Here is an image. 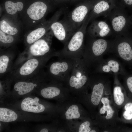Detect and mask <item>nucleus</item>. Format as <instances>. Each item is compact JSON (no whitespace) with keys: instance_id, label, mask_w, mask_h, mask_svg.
<instances>
[{"instance_id":"obj_1","label":"nucleus","mask_w":132,"mask_h":132,"mask_svg":"<svg viewBox=\"0 0 132 132\" xmlns=\"http://www.w3.org/2000/svg\"><path fill=\"white\" fill-rule=\"evenodd\" d=\"M100 73L90 74L88 83L76 99L94 119L101 99L111 82L107 76Z\"/></svg>"},{"instance_id":"obj_2","label":"nucleus","mask_w":132,"mask_h":132,"mask_svg":"<svg viewBox=\"0 0 132 132\" xmlns=\"http://www.w3.org/2000/svg\"><path fill=\"white\" fill-rule=\"evenodd\" d=\"M112 93L110 84L101 99L95 117L93 120L95 125L100 129L101 132H118L121 126L118 109L113 102Z\"/></svg>"},{"instance_id":"obj_3","label":"nucleus","mask_w":132,"mask_h":132,"mask_svg":"<svg viewBox=\"0 0 132 132\" xmlns=\"http://www.w3.org/2000/svg\"><path fill=\"white\" fill-rule=\"evenodd\" d=\"M90 37L89 40L85 45L82 59L90 72L91 69H93V71L104 59V55L109 52L112 40Z\"/></svg>"},{"instance_id":"obj_4","label":"nucleus","mask_w":132,"mask_h":132,"mask_svg":"<svg viewBox=\"0 0 132 132\" xmlns=\"http://www.w3.org/2000/svg\"><path fill=\"white\" fill-rule=\"evenodd\" d=\"M89 22L88 14L81 27L64 45L63 48L57 52V56L75 59L82 58L85 46V36L87 25Z\"/></svg>"},{"instance_id":"obj_5","label":"nucleus","mask_w":132,"mask_h":132,"mask_svg":"<svg viewBox=\"0 0 132 132\" xmlns=\"http://www.w3.org/2000/svg\"><path fill=\"white\" fill-rule=\"evenodd\" d=\"M51 11L48 5L40 0L34 1L26 6L19 15L24 28L29 30L42 22Z\"/></svg>"},{"instance_id":"obj_6","label":"nucleus","mask_w":132,"mask_h":132,"mask_svg":"<svg viewBox=\"0 0 132 132\" xmlns=\"http://www.w3.org/2000/svg\"><path fill=\"white\" fill-rule=\"evenodd\" d=\"M90 71L82 59H76L66 86L76 100L88 82Z\"/></svg>"},{"instance_id":"obj_7","label":"nucleus","mask_w":132,"mask_h":132,"mask_svg":"<svg viewBox=\"0 0 132 132\" xmlns=\"http://www.w3.org/2000/svg\"><path fill=\"white\" fill-rule=\"evenodd\" d=\"M59 119L63 123L72 121L83 120L91 117L85 108L76 100L57 103Z\"/></svg>"},{"instance_id":"obj_8","label":"nucleus","mask_w":132,"mask_h":132,"mask_svg":"<svg viewBox=\"0 0 132 132\" xmlns=\"http://www.w3.org/2000/svg\"><path fill=\"white\" fill-rule=\"evenodd\" d=\"M57 61L49 65V73L51 81L60 82L66 85L76 59L60 57Z\"/></svg>"},{"instance_id":"obj_9","label":"nucleus","mask_w":132,"mask_h":132,"mask_svg":"<svg viewBox=\"0 0 132 132\" xmlns=\"http://www.w3.org/2000/svg\"><path fill=\"white\" fill-rule=\"evenodd\" d=\"M43 86L40 91V94L44 98L54 99L58 103H62L70 100H76L64 84L51 81V83L44 84Z\"/></svg>"},{"instance_id":"obj_10","label":"nucleus","mask_w":132,"mask_h":132,"mask_svg":"<svg viewBox=\"0 0 132 132\" xmlns=\"http://www.w3.org/2000/svg\"><path fill=\"white\" fill-rule=\"evenodd\" d=\"M66 11L61 8L57 11L48 20H45L34 28L28 30L25 38V42L30 45L44 36L50 29L52 24L58 21Z\"/></svg>"},{"instance_id":"obj_11","label":"nucleus","mask_w":132,"mask_h":132,"mask_svg":"<svg viewBox=\"0 0 132 132\" xmlns=\"http://www.w3.org/2000/svg\"><path fill=\"white\" fill-rule=\"evenodd\" d=\"M53 35L65 45L76 32L66 15L62 20L54 22L51 27Z\"/></svg>"},{"instance_id":"obj_12","label":"nucleus","mask_w":132,"mask_h":132,"mask_svg":"<svg viewBox=\"0 0 132 132\" xmlns=\"http://www.w3.org/2000/svg\"><path fill=\"white\" fill-rule=\"evenodd\" d=\"M24 27L18 16H11L5 13L0 19V30L7 34L17 36Z\"/></svg>"},{"instance_id":"obj_13","label":"nucleus","mask_w":132,"mask_h":132,"mask_svg":"<svg viewBox=\"0 0 132 132\" xmlns=\"http://www.w3.org/2000/svg\"><path fill=\"white\" fill-rule=\"evenodd\" d=\"M109 52L114 54L124 61L129 62L132 60V47L122 36L115 37L112 40Z\"/></svg>"},{"instance_id":"obj_14","label":"nucleus","mask_w":132,"mask_h":132,"mask_svg":"<svg viewBox=\"0 0 132 132\" xmlns=\"http://www.w3.org/2000/svg\"><path fill=\"white\" fill-rule=\"evenodd\" d=\"M106 17L110 21L112 34L115 37L123 35L127 20L121 9L114 8Z\"/></svg>"},{"instance_id":"obj_15","label":"nucleus","mask_w":132,"mask_h":132,"mask_svg":"<svg viewBox=\"0 0 132 132\" xmlns=\"http://www.w3.org/2000/svg\"><path fill=\"white\" fill-rule=\"evenodd\" d=\"M39 99L37 97L33 98L27 97L22 101L21 107L24 111L34 113H40L48 111L57 113L58 106L51 105L50 104L45 105L39 103Z\"/></svg>"},{"instance_id":"obj_16","label":"nucleus","mask_w":132,"mask_h":132,"mask_svg":"<svg viewBox=\"0 0 132 132\" xmlns=\"http://www.w3.org/2000/svg\"><path fill=\"white\" fill-rule=\"evenodd\" d=\"M93 6L92 5L82 4L66 14L69 21L76 31L81 27Z\"/></svg>"},{"instance_id":"obj_17","label":"nucleus","mask_w":132,"mask_h":132,"mask_svg":"<svg viewBox=\"0 0 132 132\" xmlns=\"http://www.w3.org/2000/svg\"><path fill=\"white\" fill-rule=\"evenodd\" d=\"M91 73H107L123 75L124 72L120 62L114 58L104 59L99 63Z\"/></svg>"},{"instance_id":"obj_18","label":"nucleus","mask_w":132,"mask_h":132,"mask_svg":"<svg viewBox=\"0 0 132 132\" xmlns=\"http://www.w3.org/2000/svg\"><path fill=\"white\" fill-rule=\"evenodd\" d=\"M53 34L50 29L44 36L30 45L29 50L34 56H45L49 55L50 50Z\"/></svg>"},{"instance_id":"obj_19","label":"nucleus","mask_w":132,"mask_h":132,"mask_svg":"<svg viewBox=\"0 0 132 132\" xmlns=\"http://www.w3.org/2000/svg\"><path fill=\"white\" fill-rule=\"evenodd\" d=\"M66 124L71 132H101L100 129L95 125L93 120L90 117L83 120L69 121Z\"/></svg>"},{"instance_id":"obj_20","label":"nucleus","mask_w":132,"mask_h":132,"mask_svg":"<svg viewBox=\"0 0 132 132\" xmlns=\"http://www.w3.org/2000/svg\"><path fill=\"white\" fill-rule=\"evenodd\" d=\"M87 33L90 37L101 38L112 34L111 27L105 21L94 20L88 27Z\"/></svg>"},{"instance_id":"obj_21","label":"nucleus","mask_w":132,"mask_h":132,"mask_svg":"<svg viewBox=\"0 0 132 132\" xmlns=\"http://www.w3.org/2000/svg\"><path fill=\"white\" fill-rule=\"evenodd\" d=\"M118 75L114 76L113 85L112 93L113 102L118 109L121 108L126 102V97L124 87L120 81Z\"/></svg>"},{"instance_id":"obj_22","label":"nucleus","mask_w":132,"mask_h":132,"mask_svg":"<svg viewBox=\"0 0 132 132\" xmlns=\"http://www.w3.org/2000/svg\"><path fill=\"white\" fill-rule=\"evenodd\" d=\"M114 8L105 0L99 1L93 6L88 14L90 22H92L96 18L100 16L106 17Z\"/></svg>"},{"instance_id":"obj_23","label":"nucleus","mask_w":132,"mask_h":132,"mask_svg":"<svg viewBox=\"0 0 132 132\" xmlns=\"http://www.w3.org/2000/svg\"><path fill=\"white\" fill-rule=\"evenodd\" d=\"M39 64L38 60L33 58L27 61L20 67L19 73L20 75L25 76L32 74L37 68Z\"/></svg>"},{"instance_id":"obj_24","label":"nucleus","mask_w":132,"mask_h":132,"mask_svg":"<svg viewBox=\"0 0 132 132\" xmlns=\"http://www.w3.org/2000/svg\"><path fill=\"white\" fill-rule=\"evenodd\" d=\"M36 86V84L32 82L20 81L15 84L14 89L18 94L22 96L32 92Z\"/></svg>"},{"instance_id":"obj_25","label":"nucleus","mask_w":132,"mask_h":132,"mask_svg":"<svg viewBox=\"0 0 132 132\" xmlns=\"http://www.w3.org/2000/svg\"><path fill=\"white\" fill-rule=\"evenodd\" d=\"M18 117L17 113L9 109L0 108V121L4 122H9L16 121Z\"/></svg>"},{"instance_id":"obj_26","label":"nucleus","mask_w":132,"mask_h":132,"mask_svg":"<svg viewBox=\"0 0 132 132\" xmlns=\"http://www.w3.org/2000/svg\"><path fill=\"white\" fill-rule=\"evenodd\" d=\"M123 111L120 118V122H125L132 120V102H127L122 106Z\"/></svg>"},{"instance_id":"obj_27","label":"nucleus","mask_w":132,"mask_h":132,"mask_svg":"<svg viewBox=\"0 0 132 132\" xmlns=\"http://www.w3.org/2000/svg\"><path fill=\"white\" fill-rule=\"evenodd\" d=\"M16 37L6 33L0 30V41L1 44H11L14 42Z\"/></svg>"},{"instance_id":"obj_28","label":"nucleus","mask_w":132,"mask_h":132,"mask_svg":"<svg viewBox=\"0 0 132 132\" xmlns=\"http://www.w3.org/2000/svg\"><path fill=\"white\" fill-rule=\"evenodd\" d=\"M9 61V58L8 56L2 55L0 57V73L2 74L6 71Z\"/></svg>"},{"instance_id":"obj_29","label":"nucleus","mask_w":132,"mask_h":132,"mask_svg":"<svg viewBox=\"0 0 132 132\" xmlns=\"http://www.w3.org/2000/svg\"><path fill=\"white\" fill-rule=\"evenodd\" d=\"M124 84L129 91L132 94V76L129 77L125 79Z\"/></svg>"},{"instance_id":"obj_30","label":"nucleus","mask_w":132,"mask_h":132,"mask_svg":"<svg viewBox=\"0 0 132 132\" xmlns=\"http://www.w3.org/2000/svg\"><path fill=\"white\" fill-rule=\"evenodd\" d=\"M125 3L128 5L132 4V0H124Z\"/></svg>"},{"instance_id":"obj_31","label":"nucleus","mask_w":132,"mask_h":132,"mask_svg":"<svg viewBox=\"0 0 132 132\" xmlns=\"http://www.w3.org/2000/svg\"><path fill=\"white\" fill-rule=\"evenodd\" d=\"M40 132H49L48 130L46 128H44L42 129L40 131Z\"/></svg>"}]
</instances>
